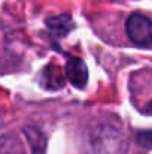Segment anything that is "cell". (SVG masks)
<instances>
[{"mask_svg":"<svg viewBox=\"0 0 152 154\" xmlns=\"http://www.w3.org/2000/svg\"><path fill=\"white\" fill-rule=\"evenodd\" d=\"M125 32L130 41L139 47H148L152 44V21L142 14H133L128 17Z\"/></svg>","mask_w":152,"mask_h":154,"instance_id":"cell-1","label":"cell"},{"mask_svg":"<svg viewBox=\"0 0 152 154\" xmlns=\"http://www.w3.org/2000/svg\"><path fill=\"white\" fill-rule=\"evenodd\" d=\"M145 112H148V114H152V100L148 105H146V108H145Z\"/></svg>","mask_w":152,"mask_h":154,"instance_id":"cell-7","label":"cell"},{"mask_svg":"<svg viewBox=\"0 0 152 154\" xmlns=\"http://www.w3.org/2000/svg\"><path fill=\"white\" fill-rule=\"evenodd\" d=\"M136 141L140 147L152 150V130H142L136 135Z\"/></svg>","mask_w":152,"mask_h":154,"instance_id":"cell-5","label":"cell"},{"mask_svg":"<svg viewBox=\"0 0 152 154\" xmlns=\"http://www.w3.org/2000/svg\"><path fill=\"white\" fill-rule=\"evenodd\" d=\"M42 76L45 78L43 81V85L46 88L51 90H57V88H61L64 85V78H63V73H61V69L57 67V66H48Z\"/></svg>","mask_w":152,"mask_h":154,"instance_id":"cell-4","label":"cell"},{"mask_svg":"<svg viewBox=\"0 0 152 154\" xmlns=\"http://www.w3.org/2000/svg\"><path fill=\"white\" fill-rule=\"evenodd\" d=\"M66 73L69 81L76 88H84L88 81V69L84 63V60L78 57H70L66 64Z\"/></svg>","mask_w":152,"mask_h":154,"instance_id":"cell-2","label":"cell"},{"mask_svg":"<svg viewBox=\"0 0 152 154\" xmlns=\"http://www.w3.org/2000/svg\"><path fill=\"white\" fill-rule=\"evenodd\" d=\"M0 154H22L18 145H12L9 141L0 139Z\"/></svg>","mask_w":152,"mask_h":154,"instance_id":"cell-6","label":"cell"},{"mask_svg":"<svg viewBox=\"0 0 152 154\" xmlns=\"http://www.w3.org/2000/svg\"><path fill=\"white\" fill-rule=\"evenodd\" d=\"M46 26L51 32L57 36H64L73 27V21L67 14H61L58 17H51L46 20Z\"/></svg>","mask_w":152,"mask_h":154,"instance_id":"cell-3","label":"cell"}]
</instances>
